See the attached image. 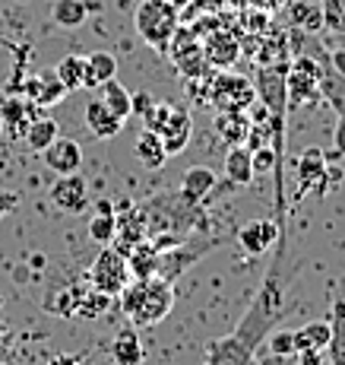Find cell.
<instances>
[{"label": "cell", "instance_id": "29", "mask_svg": "<svg viewBox=\"0 0 345 365\" xmlns=\"http://www.w3.org/2000/svg\"><path fill=\"white\" fill-rule=\"evenodd\" d=\"M216 130H219L231 146L244 143V137H248V130H250L248 111H219V118H216Z\"/></svg>", "mask_w": 345, "mask_h": 365}, {"label": "cell", "instance_id": "27", "mask_svg": "<svg viewBox=\"0 0 345 365\" xmlns=\"http://www.w3.org/2000/svg\"><path fill=\"white\" fill-rule=\"evenodd\" d=\"M89 16V4L86 0H54L51 4V19L60 29H80Z\"/></svg>", "mask_w": 345, "mask_h": 365}, {"label": "cell", "instance_id": "13", "mask_svg": "<svg viewBox=\"0 0 345 365\" xmlns=\"http://www.w3.org/2000/svg\"><path fill=\"white\" fill-rule=\"evenodd\" d=\"M253 353H257V349L248 346L241 336L231 331L228 336H219V340L209 343L206 362L203 365H248L253 359Z\"/></svg>", "mask_w": 345, "mask_h": 365}, {"label": "cell", "instance_id": "36", "mask_svg": "<svg viewBox=\"0 0 345 365\" xmlns=\"http://www.w3.org/2000/svg\"><path fill=\"white\" fill-rule=\"evenodd\" d=\"M266 343H270V356H279V359H294V356H298L294 331H270Z\"/></svg>", "mask_w": 345, "mask_h": 365}, {"label": "cell", "instance_id": "25", "mask_svg": "<svg viewBox=\"0 0 345 365\" xmlns=\"http://www.w3.org/2000/svg\"><path fill=\"white\" fill-rule=\"evenodd\" d=\"M26 93H29L38 105H58V102H63V96H67L70 89L60 83L58 70H48V73H41L38 80L26 83Z\"/></svg>", "mask_w": 345, "mask_h": 365}, {"label": "cell", "instance_id": "19", "mask_svg": "<svg viewBox=\"0 0 345 365\" xmlns=\"http://www.w3.org/2000/svg\"><path fill=\"white\" fill-rule=\"evenodd\" d=\"M86 128L92 130L98 140H111V137L121 133L124 118H117L102 99H89V105H86Z\"/></svg>", "mask_w": 345, "mask_h": 365}, {"label": "cell", "instance_id": "46", "mask_svg": "<svg viewBox=\"0 0 345 365\" xmlns=\"http://www.w3.org/2000/svg\"><path fill=\"white\" fill-rule=\"evenodd\" d=\"M248 365H263V362H257V359H250V362H248Z\"/></svg>", "mask_w": 345, "mask_h": 365}, {"label": "cell", "instance_id": "47", "mask_svg": "<svg viewBox=\"0 0 345 365\" xmlns=\"http://www.w3.org/2000/svg\"><path fill=\"white\" fill-rule=\"evenodd\" d=\"M0 133H4V118H0Z\"/></svg>", "mask_w": 345, "mask_h": 365}, {"label": "cell", "instance_id": "18", "mask_svg": "<svg viewBox=\"0 0 345 365\" xmlns=\"http://www.w3.org/2000/svg\"><path fill=\"white\" fill-rule=\"evenodd\" d=\"M298 185L301 191H314L323 194L327 191V181H329V168H327V156H323L320 150H307L304 156L298 159Z\"/></svg>", "mask_w": 345, "mask_h": 365}, {"label": "cell", "instance_id": "16", "mask_svg": "<svg viewBox=\"0 0 345 365\" xmlns=\"http://www.w3.org/2000/svg\"><path fill=\"white\" fill-rule=\"evenodd\" d=\"M45 165L51 168L54 175H70V172H80L83 165V146L76 140H67V137H58L45 153Z\"/></svg>", "mask_w": 345, "mask_h": 365}, {"label": "cell", "instance_id": "8", "mask_svg": "<svg viewBox=\"0 0 345 365\" xmlns=\"http://www.w3.org/2000/svg\"><path fill=\"white\" fill-rule=\"evenodd\" d=\"M168 54H171L174 67H178L187 80H196V76L209 73V70H206L209 64H206V58H203V41H200V35L190 29L187 23L178 26L171 45H168Z\"/></svg>", "mask_w": 345, "mask_h": 365}, {"label": "cell", "instance_id": "30", "mask_svg": "<svg viewBox=\"0 0 345 365\" xmlns=\"http://www.w3.org/2000/svg\"><path fill=\"white\" fill-rule=\"evenodd\" d=\"M137 159L143 163L146 168H161L168 159L165 146H161V137L156 130H143L137 140Z\"/></svg>", "mask_w": 345, "mask_h": 365}, {"label": "cell", "instance_id": "35", "mask_svg": "<svg viewBox=\"0 0 345 365\" xmlns=\"http://www.w3.org/2000/svg\"><path fill=\"white\" fill-rule=\"evenodd\" d=\"M54 70H58L60 83L70 89V93H73V89H83V76H86V58H83V54H67Z\"/></svg>", "mask_w": 345, "mask_h": 365}, {"label": "cell", "instance_id": "15", "mask_svg": "<svg viewBox=\"0 0 345 365\" xmlns=\"http://www.w3.org/2000/svg\"><path fill=\"white\" fill-rule=\"evenodd\" d=\"M190 133H193V118H190V111L187 108H178V105H171V115H168L165 128L159 130L161 146H165L168 156H178V153H184V146L190 143Z\"/></svg>", "mask_w": 345, "mask_h": 365}, {"label": "cell", "instance_id": "21", "mask_svg": "<svg viewBox=\"0 0 345 365\" xmlns=\"http://www.w3.org/2000/svg\"><path fill=\"white\" fill-rule=\"evenodd\" d=\"M225 181L235 187H244L253 181V153L244 143H235L225 153Z\"/></svg>", "mask_w": 345, "mask_h": 365}, {"label": "cell", "instance_id": "26", "mask_svg": "<svg viewBox=\"0 0 345 365\" xmlns=\"http://www.w3.org/2000/svg\"><path fill=\"white\" fill-rule=\"evenodd\" d=\"M127 264H130V273L133 279H146V277H156V264H159V248L143 238L137 242L130 251H127Z\"/></svg>", "mask_w": 345, "mask_h": 365}, {"label": "cell", "instance_id": "20", "mask_svg": "<svg viewBox=\"0 0 345 365\" xmlns=\"http://www.w3.org/2000/svg\"><path fill=\"white\" fill-rule=\"evenodd\" d=\"M285 6H288V23L298 32L317 35L320 29H327V23H323V6L317 4V0H294V4H285Z\"/></svg>", "mask_w": 345, "mask_h": 365}, {"label": "cell", "instance_id": "31", "mask_svg": "<svg viewBox=\"0 0 345 365\" xmlns=\"http://www.w3.org/2000/svg\"><path fill=\"white\" fill-rule=\"evenodd\" d=\"M115 229H117V216L111 203H98V213L89 222V238L95 245H111L115 242Z\"/></svg>", "mask_w": 345, "mask_h": 365}, {"label": "cell", "instance_id": "34", "mask_svg": "<svg viewBox=\"0 0 345 365\" xmlns=\"http://www.w3.org/2000/svg\"><path fill=\"white\" fill-rule=\"evenodd\" d=\"M98 99H102L105 105H108V108L115 111L117 118H124V121H127V118H130V102H133V96L127 93V89L121 86V83H117V76H115V80H108V83H105V86H102V96H98Z\"/></svg>", "mask_w": 345, "mask_h": 365}, {"label": "cell", "instance_id": "37", "mask_svg": "<svg viewBox=\"0 0 345 365\" xmlns=\"http://www.w3.org/2000/svg\"><path fill=\"white\" fill-rule=\"evenodd\" d=\"M323 6V23L327 29L345 35V0H320Z\"/></svg>", "mask_w": 345, "mask_h": 365}, {"label": "cell", "instance_id": "5", "mask_svg": "<svg viewBox=\"0 0 345 365\" xmlns=\"http://www.w3.org/2000/svg\"><path fill=\"white\" fill-rule=\"evenodd\" d=\"M200 102H213L219 111H248L257 102V86L253 80L241 73H203V99Z\"/></svg>", "mask_w": 345, "mask_h": 365}, {"label": "cell", "instance_id": "42", "mask_svg": "<svg viewBox=\"0 0 345 365\" xmlns=\"http://www.w3.org/2000/svg\"><path fill=\"white\" fill-rule=\"evenodd\" d=\"M329 67H333L339 76H345V48H333V54H329Z\"/></svg>", "mask_w": 345, "mask_h": 365}, {"label": "cell", "instance_id": "11", "mask_svg": "<svg viewBox=\"0 0 345 365\" xmlns=\"http://www.w3.org/2000/svg\"><path fill=\"white\" fill-rule=\"evenodd\" d=\"M51 203L63 213H83L89 203V187L86 178L80 172L58 175V181L51 185Z\"/></svg>", "mask_w": 345, "mask_h": 365}, {"label": "cell", "instance_id": "44", "mask_svg": "<svg viewBox=\"0 0 345 365\" xmlns=\"http://www.w3.org/2000/svg\"><path fill=\"white\" fill-rule=\"evenodd\" d=\"M48 365H80V356H67V353H60V356H54Z\"/></svg>", "mask_w": 345, "mask_h": 365}, {"label": "cell", "instance_id": "41", "mask_svg": "<svg viewBox=\"0 0 345 365\" xmlns=\"http://www.w3.org/2000/svg\"><path fill=\"white\" fill-rule=\"evenodd\" d=\"M16 203H19V194H13V191L0 194V216L13 213V210H16Z\"/></svg>", "mask_w": 345, "mask_h": 365}, {"label": "cell", "instance_id": "48", "mask_svg": "<svg viewBox=\"0 0 345 365\" xmlns=\"http://www.w3.org/2000/svg\"><path fill=\"white\" fill-rule=\"evenodd\" d=\"M0 308H4V299H0Z\"/></svg>", "mask_w": 345, "mask_h": 365}, {"label": "cell", "instance_id": "9", "mask_svg": "<svg viewBox=\"0 0 345 365\" xmlns=\"http://www.w3.org/2000/svg\"><path fill=\"white\" fill-rule=\"evenodd\" d=\"M244 48H241V38L228 29H213L209 35H203V58L213 70H231L241 61Z\"/></svg>", "mask_w": 345, "mask_h": 365}, {"label": "cell", "instance_id": "40", "mask_svg": "<svg viewBox=\"0 0 345 365\" xmlns=\"http://www.w3.org/2000/svg\"><path fill=\"white\" fill-rule=\"evenodd\" d=\"M288 0H244V6H253V10H266V13H279Z\"/></svg>", "mask_w": 345, "mask_h": 365}, {"label": "cell", "instance_id": "39", "mask_svg": "<svg viewBox=\"0 0 345 365\" xmlns=\"http://www.w3.org/2000/svg\"><path fill=\"white\" fill-rule=\"evenodd\" d=\"M152 102H156V99H152V96L137 93V96H133V102H130V115H139V118H143L146 111L152 108Z\"/></svg>", "mask_w": 345, "mask_h": 365}, {"label": "cell", "instance_id": "43", "mask_svg": "<svg viewBox=\"0 0 345 365\" xmlns=\"http://www.w3.org/2000/svg\"><path fill=\"white\" fill-rule=\"evenodd\" d=\"M333 143H336V153H342V156H345V118H339V124H336Z\"/></svg>", "mask_w": 345, "mask_h": 365}, {"label": "cell", "instance_id": "24", "mask_svg": "<svg viewBox=\"0 0 345 365\" xmlns=\"http://www.w3.org/2000/svg\"><path fill=\"white\" fill-rule=\"evenodd\" d=\"M111 356H115L117 365H143L146 353H143V343H139V334L133 324L117 331L115 343H111Z\"/></svg>", "mask_w": 345, "mask_h": 365}, {"label": "cell", "instance_id": "28", "mask_svg": "<svg viewBox=\"0 0 345 365\" xmlns=\"http://www.w3.org/2000/svg\"><path fill=\"white\" fill-rule=\"evenodd\" d=\"M329 336H333L329 321H311V324L294 331V346H298V353H304V349H323L327 353Z\"/></svg>", "mask_w": 345, "mask_h": 365}, {"label": "cell", "instance_id": "38", "mask_svg": "<svg viewBox=\"0 0 345 365\" xmlns=\"http://www.w3.org/2000/svg\"><path fill=\"white\" fill-rule=\"evenodd\" d=\"M168 115H171V105L168 102H152V108L143 115V121H146V130H161L165 128V121H168Z\"/></svg>", "mask_w": 345, "mask_h": 365}, {"label": "cell", "instance_id": "22", "mask_svg": "<svg viewBox=\"0 0 345 365\" xmlns=\"http://www.w3.org/2000/svg\"><path fill=\"white\" fill-rule=\"evenodd\" d=\"M73 299H76V314H80V318H102L111 308V302H115V296L95 289L89 279L83 286H73Z\"/></svg>", "mask_w": 345, "mask_h": 365}, {"label": "cell", "instance_id": "4", "mask_svg": "<svg viewBox=\"0 0 345 365\" xmlns=\"http://www.w3.org/2000/svg\"><path fill=\"white\" fill-rule=\"evenodd\" d=\"M133 26L137 35L156 51H168L174 32L181 26V10L168 0H139L137 13H133Z\"/></svg>", "mask_w": 345, "mask_h": 365}, {"label": "cell", "instance_id": "3", "mask_svg": "<svg viewBox=\"0 0 345 365\" xmlns=\"http://www.w3.org/2000/svg\"><path fill=\"white\" fill-rule=\"evenodd\" d=\"M121 312L127 324L139 327H156L159 321H165L174 308V283L161 277H146V279H130L127 289L117 296Z\"/></svg>", "mask_w": 345, "mask_h": 365}, {"label": "cell", "instance_id": "12", "mask_svg": "<svg viewBox=\"0 0 345 365\" xmlns=\"http://www.w3.org/2000/svg\"><path fill=\"white\" fill-rule=\"evenodd\" d=\"M216 185H219V175H216L209 165H190L187 172L181 175L178 194L187 203H200V207H206V197L216 191Z\"/></svg>", "mask_w": 345, "mask_h": 365}, {"label": "cell", "instance_id": "6", "mask_svg": "<svg viewBox=\"0 0 345 365\" xmlns=\"http://www.w3.org/2000/svg\"><path fill=\"white\" fill-rule=\"evenodd\" d=\"M219 245H222V238H203V235H187V238H181V242H174L171 248L159 251L156 277L168 279V283H174L181 273H187L190 267L200 261V257L213 255Z\"/></svg>", "mask_w": 345, "mask_h": 365}, {"label": "cell", "instance_id": "33", "mask_svg": "<svg viewBox=\"0 0 345 365\" xmlns=\"http://www.w3.org/2000/svg\"><path fill=\"white\" fill-rule=\"evenodd\" d=\"M58 137L60 133H58V121H54V118H35L29 128H26V143H29L35 153H45Z\"/></svg>", "mask_w": 345, "mask_h": 365}, {"label": "cell", "instance_id": "1", "mask_svg": "<svg viewBox=\"0 0 345 365\" xmlns=\"http://www.w3.org/2000/svg\"><path fill=\"white\" fill-rule=\"evenodd\" d=\"M285 251H288V238H279V251L272 255L270 270L260 279L248 312L235 327V334L253 349H260V343L270 336V331H276L279 321L288 312V279L292 277L285 273Z\"/></svg>", "mask_w": 345, "mask_h": 365}, {"label": "cell", "instance_id": "23", "mask_svg": "<svg viewBox=\"0 0 345 365\" xmlns=\"http://www.w3.org/2000/svg\"><path fill=\"white\" fill-rule=\"evenodd\" d=\"M117 76V58L108 51H92L86 58V76H83V89H102L108 80Z\"/></svg>", "mask_w": 345, "mask_h": 365}, {"label": "cell", "instance_id": "45", "mask_svg": "<svg viewBox=\"0 0 345 365\" xmlns=\"http://www.w3.org/2000/svg\"><path fill=\"white\" fill-rule=\"evenodd\" d=\"M168 4H174V6H178V10H181V13H184V10H187V6H190V4H193V0H168Z\"/></svg>", "mask_w": 345, "mask_h": 365}, {"label": "cell", "instance_id": "2", "mask_svg": "<svg viewBox=\"0 0 345 365\" xmlns=\"http://www.w3.org/2000/svg\"><path fill=\"white\" fill-rule=\"evenodd\" d=\"M146 226H149V242L159 251L171 248L174 242L187 238L190 232H206V207L200 203H187L178 191L174 194H156V197L143 200Z\"/></svg>", "mask_w": 345, "mask_h": 365}, {"label": "cell", "instance_id": "32", "mask_svg": "<svg viewBox=\"0 0 345 365\" xmlns=\"http://www.w3.org/2000/svg\"><path fill=\"white\" fill-rule=\"evenodd\" d=\"M29 105L26 99H6L0 105V118H4V130H10L13 137H26V128H29Z\"/></svg>", "mask_w": 345, "mask_h": 365}, {"label": "cell", "instance_id": "7", "mask_svg": "<svg viewBox=\"0 0 345 365\" xmlns=\"http://www.w3.org/2000/svg\"><path fill=\"white\" fill-rule=\"evenodd\" d=\"M86 279L95 286V289L108 292V296H121L127 289V283L133 279L130 273V264H127V255L124 251H117L115 245H102V251H98V257L89 267Z\"/></svg>", "mask_w": 345, "mask_h": 365}, {"label": "cell", "instance_id": "14", "mask_svg": "<svg viewBox=\"0 0 345 365\" xmlns=\"http://www.w3.org/2000/svg\"><path fill=\"white\" fill-rule=\"evenodd\" d=\"M279 242V222L276 220H253L248 226L238 229V245L250 257H260Z\"/></svg>", "mask_w": 345, "mask_h": 365}, {"label": "cell", "instance_id": "10", "mask_svg": "<svg viewBox=\"0 0 345 365\" xmlns=\"http://www.w3.org/2000/svg\"><path fill=\"white\" fill-rule=\"evenodd\" d=\"M117 216V229H115V248L117 251H130L137 242L149 238V226H146V213H143V203H130L124 210H115Z\"/></svg>", "mask_w": 345, "mask_h": 365}, {"label": "cell", "instance_id": "17", "mask_svg": "<svg viewBox=\"0 0 345 365\" xmlns=\"http://www.w3.org/2000/svg\"><path fill=\"white\" fill-rule=\"evenodd\" d=\"M329 327H333V336H329V346H327V359L329 365H345V279L339 283V292L333 299Z\"/></svg>", "mask_w": 345, "mask_h": 365}]
</instances>
